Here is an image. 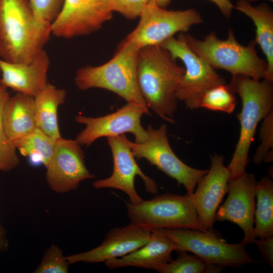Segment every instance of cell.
I'll return each mask as SVG.
<instances>
[{"mask_svg": "<svg viewBox=\"0 0 273 273\" xmlns=\"http://www.w3.org/2000/svg\"><path fill=\"white\" fill-rule=\"evenodd\" d=\"M268 1H269L270 2H273V0H268Z\"/></svg>", "mask_w": 273, "mask_h": 273, "instance_id": "8d00e7d4", "label": "cell"}, {"mask_svg": "<svg viewBox=\"0 0 273 273\" xmlns=\"http://www.w3.org/2000/svg\"><path fill=\"white\" fill-rule=\"evenodd\" d=\"M46 167L47 183L58 193L74 190L81 181L94 177L86 167L84 152L76 139H57L54 154Z\"/></svg>", "mask_w": 273, "mask_h": 273, "instance_id": "5bb4252c", "label": "cell"}, {"mask_svg": "<svg viewBox=\"0 0 273 273\" xmlns=\"http://www.w3.org/2000/svg\"><path fill=\"white\" fill-rule=\"evenodd\" d=\"M234 9L244 14L255 26L254 42L264 55L267 69L266 79L273 81V11L266 3L253 6L251 3L238 1Z\"/></svg>", "mask_w": 273, "mask_h": 273, "instance_id": "44dd1931", "label": "cell"}, {"mask_svg": "<svg viewBox=\"0 0 273 273\" xmlns=\"http://www.w3.org/2000/svg\"><path fill=\"white\" fill-rule=\"evenodd\" d=\"M135 28L124 39L138 48L160 46L177 33H185L196 24L203 22L199 13L194 9L169 10L158 6L154 1L148 5Z\"/></svg>", "mask_w": 273, "mask_h": 273, "instance_id": "30bf717a", "label": "cell"}, {"mask_svg": "<svg viewBox=\"0 0 273 273\" xmlns=\"http://www.w3.org/2000/svg\"><path fill=\"white\" fill-rule=\"evenodd\" d=\"M174 60H180L184 65L185 73L176 92L178 101L183 102L190 110L200 108L204 93L217 85L225 83L219 75L203 59L195 53L178 35L162 42Z\"/></svg>", "mask_w": 273, "mask_h": 273, "instance_id": "9c48e42d", "label": "cell"}, {"mask_svg": "<svg viewBox=\"0 0 273 273\" xmlns=\"http://www.w3.org/2000/svg\"><path fill=\"white\" fill-rule=\"evenodd\" d=\"M257 183L255 175L246 172L230 181L228 197L215 215V221H229L239 226L244 232L242 241L246 245L256 239L254 222Z\"/></svg>", "mask_w": 273, "mask_h": 273, "instance_id": "9a60e30c", "label": "cell"}, {"mask_svg": "<svg viewBox=\"0 0 273 273\" xmlns=\"http://www.w3.org/2000/svg\"><path fill=\"white\" fill-rule=\"evenodd\" d=\"M273 81L266 79H255L243 75H233L228 84L239 95L242 109L238 114L240 131L232 159L227 166L230 181L246 171L249 162V151L257 127L273 111Z\"/></svg>", "mask_w": 273, "mask_h": 273, "instance_id": "3957f363", "label": "cell"}, {"mask_svg": "<svg viewBox=\"0 0 273 273\" xmlns=\"http://www.w3.org/2000/svg\"><path fill=\"white\" fill-rule=\"evenodd\" d=\"M236 103L235 93L225 83L207 90L201 99L200 108L231 114L235 109Z\"/></svg>", "mask_w": 273, "mask_h": 273, "instance_id": "d4e9b609", "label": "cell"}, {"mask_svg": "<svg viewBox=\"0 0 273 273\" xmlns=\"http://www.w3.org/2000/svg\"><path fill=\"white\" fill-rule=\"evenodd\" d=\"M69 264L62 249L55 245L46 251L35 273H67Z\"/></svg>", "mask_w": 273, "mask_h": 273, "instance_id": "f1b7e54d", "label": "cell"}, {"mask_svg": "<svg viewBox=\"0 0 273 273\" xmlns=\"http://www.w3.org/2000/svg\"><path fill=\"white\" fill-rule=\"evenodd\" d=\"M113 13L109 0H64L51 25L52 34L65 39L88 35L111 20Z\"/></svg>", "mask_w": 273, "mask_h": 273, "instance_id": "7c38bea8", "label": "cell"}, {"mask_svg": "<svg viewBox=\"0 0 273 273\" xmlns=\"http://www.w3.org/2000/svg\"><path fill=\"white\" fill-rule=\"evenodd\" d=\"M112 11L127 19L140 18L146 7L154 0H109Z\"/></svg>", "mask_w": 273, "mask_h": 273, "instance_id": "4dcf8cb0", "label": "cell"}, {"mask_svg": "<svg viewBox=\"0 0 273 273\" xmlns=\"http://www.w3.org/2000/svg\"><path fill=\"white\" fill-rule=\"evenodd\" d=\"M238 1H245L250 3H252L253 2H255L257 1L258 0H238Z\"/></svg>", "mask_w": 273, "mask_h": 273, "instance_id": "e575fe53", "label": "cell"}, {"mask_svg": "<svg viewBox=\"0 0 273 273\" xmlns=\"http://www.w3.org/2000/svg\"><path fill=\"white\" fill-rule=\"evenodd\" d=\"M179 35L195 53L214 69L224 70L232 76L243 75L258 80L266 78L267 63L258 55L254 41L247 46L240 44L231 28L225 40L218 38L214 31L203 40L185 33Z\"/></svg>", "mask_w": 273, "mask_h": 273, "instance_id": "5b68a950", "label": "cell"}, {"mask_svg": "<svg viewBox=\"0 0 273 273\" xmlns=\"http://www.w3.org/2000/svg\"><path fill=\"white\" fill-rule=\"evenodd\" d=\"M149 114L147 106L128 102L115 112L103 116L78 115L75 121L84 125L85 128L77 134L76 140L81 146L87 147L101 138L130 133L135 142H143L148 138V132L141 124V118Z\"/></svg>", "mask_w": 273, "mask_h": 273, "instance_id": "8fae6325", "label": "cell"}, {"mask_svg": "<svg viewBox=\"0 0 273 273\" xmlns=\"http://www.w3.org/2000/svg\"><path fill=\"white\" fill-rule=\"evenodd\" d=\"M185 73L169 53L160 46L140 49L136 78L140 94L148 108L173 123L177 110L176 92Z\"/></svg>", "mask_w": 273, "mask_h": 273, "instance_id": "6da1fadb", "label": "cell"}, {"mask_svg": "<svg viewBox=\"0 0 273 273\" xmlns=\"http://www.w3.org/2000/svg\"><path fill=\"white\" fill-rule=\"evenodd\" d=\"M9 96L7 88L2 85L0 86V172L11 171L20 162L15 144L7 135L2 122L3 108Z\"/></svg>", "mask_w": 273, "mask_h": 273, "instance_id": "484cf974", "label": "cell"}, {"mask_svg": "<svg viewBox=\"0 0 273 273\" xmlns=\"http://www.w3.org/2000/svg\"><path fill=\"white\" fill-rule=\"evenodd\" d=\"M172 0H154L159 6L166 8ZM212 2L219 9L221 14L229 19L231 16L234 5L230 0H209Z\"/></svg>", "mask_w": 273, "mask_h": 273, "instance_id": "d6a6232c", "label": "cell"}, {"mask_svg": "<svg viewBox=\"0 0 273 273\" xmlns=\"http://www.w3.org/2000/svg\"><path fill=\"white\" fill-rule=\"evenodd\" d=\"M176 259L171 260L161 267L157 271L160 273H204L207 263L196 255L188 254L186 251H178Z\"/></svg>", "mask_w": 273, "mask_h": 273, "instance_id": "4316f807", "label": "cell"}, {"mask_svg": "<svg viewBox=\"0 0 273 273\" xmlns=\"http://www.w3.org/2000/svg\"><path fill=\"white\" fill-rule=\"evenodd\" d=\"M254 229L256 238L273 237V181L266 176L257 181Z\"/></svg>", "mask_w": 273, "mask_h": 273, "instance_id": "603a6c76", "label": "cell"}, {"mask_svg": "<svg viewBox=\"0 0 273 273\" xmlns=\"http://www.w3.org/2000/svg\"><path fill=\"white\" fill-rule=\"evenodd\" d=\"M262 120L260 131V145L253 158V162L257 165L263 162H271L273 159V111Z\"/></svg>", "mask_w": 273, "mask_h": 273, "instance_id": "83f0119b", "label": "cell"}, {"mask_svg": "<svg viewBox=\"0 0 273 273\" xmlns=\"http://www.w3.org/2000/svg\"><path fill=\"white\" fill-rule=\"evenodd\" d=\"M7 245L6 231L0 224V253L6 249Z\"/></svg>", "mask_w": 273, "mask_h": 273, "instance_id": "836d02e7", "label": "cell"}, {"mask_svg": "<svg viewBox=\"0 0 273 273\" xmlns=\"http://www.w3.org/2000/svg\"><path fill=\"white\" fill-rule=\"evenodd\" d=\"M210 160V169L198 182L192 195L200 224L205 232H212L216 212L228 192L230 181L224 157L214 154Z\"/></svg>", "mask_w": 273, "mask_h": 273, "instance_id": "2e32d148", "label": "cell"}, {"mask_svg": "<svg viewBox=\"0 0 273 273\" xmlns=\"http://www.w3.org/2000/svg\"><path fill=\"white\" fill-rule=\"evenodd\" d=\"M152 230L173 241L177 247V251L192 252L208 264L236 267L255 262L246 251V245L242 241L237 244L228 243L213 232L189 229Z\"/></svg>", "mask_w": 273, "mask_h": 273, "instance_id": "52a82bcc", "label": "cell"}, {"mask_svg": "<svg viewBox=\"0 0 273 273\" xmlns=\"http://www.w3.org/2000/svg\"><path fill=\"white\" fill-rule=\"evenodd\" d=\"M65 89L48 83L34 99L36 128L54 139L61 137L58 121V110L66 99Z\"/></svg>", "mask_w": 273, "mask_h": 273, "instance_id": "7402d4cb", "label": "cell"}, {"mask_svg": "<svg viewBox=\"0 0 273 273\" xmlns=\"http://www.w3.org/2000/svg\"><path fill=\"white\" fill-rule=\"evenodd\" d=\"M51 34V25L36 18L29 0H0V58L29 63Z\"/></svg>", "mask_w": 273, "mask_h": 273, "instance_id": "7a4b0ae2", "label": "cell"}, {"mask_svg": "<svg viewBox=\"0 0 273 273\" xmlns=\"http://www.w3.org/2000/svg\"><path fill=\"white\" fill-rule=\"evenodd\" d=\"M2 118L5 131L12 141L29 134L36 128L34 97L19 93L9 96Z\"/></svg>", "mask_w": 273, "mask_h": 273, "instance_id": "ffe728a7", "label": "cell"}, {"mask_svg": "<svg viewBox=\"0 0 273 273\" xmlns=\"http://www.w3.org/2000/svg\"><path fill=\"white\" fill-rule=\"evenodd\" d=\"M263 257L271 267L273 266V237L259 238L254 242Z\"/></svg>", "mask_w": 273, "mask_h": 273, "instance_id": "1f68e13d", "label": "cell"}, {"mask_svg": "<svg viewBox=\"0 0 273 273\" xmlns=\"http://www.w3.org/2000/svg\"><path fill=\"white\" fill-rule=\"evenodd\" d=\"M56 140L36 128L13 142L17 150L28 157L31 163L43 164L46 167L54 154Z\"/></svg>", "mask_w": 273, "mask_h": 273, "instance_id": "cb8c5ba5", "label": "cell"}, {"mask_svg": "<svg viewBox=\"0 0 273 273\" xmlns=\"http://www.w3.org/2000/svg\"><path fill=\"white\" fill-rule=\"evenodd\" d=\"M151 231L146 243L122 257L106 261V266L109 269L132 266L157 271L170 261L172 252L177 251L176 244L163 234Z\"/></svg>", "mask_w": 273, "mask_h": 273, "instance_id": "d6986e66", "label": "cell"}, {"mask_svg": "<svg viewBox=\"0 0 273 273\" xmlns=\"http://www.w3.org/2000/svg\"><path fill=\"white\" fill-rule=\"evenodd\" d=\"M3 85L2 83V80H1V70H0V86Z\"/></svg>", "mask_w": 273, "mask_h": 273, "instance_id": "d590c367", "label": "cell"}, {"mask_svg": "<svg viewBox=\"0 0 273 273\" xmlns=\"http://www.w3.org/2000/svg\"><path fill=\"white\" fill-rule=\"evenodd\" d=\"M0 57H1V52H0Z\"/></svg>", "mask_w": 273, "mask_h": 273, "instance_id": "74e56055", "label": "cell"}, {"mask_svg": "<svg viewBox=\"0 0 273 273\" xmlns=\"http://www.w3.org/2000/svg\"><path fill=\"white\" fill-rule=\"evenodd\" d=\"M192 195L165 193L138 204L129 202L127 211L130 223L151 230L189 229L205 231Z\"/></svg>", "mask_w": 273, "mask_h": 273, "instance_id": "8992f818", "label": "cell"}, {"mask_svg": "<svg viewBox=\"0 0 273 273\" xmlns=\"http://www.w3.org/2000/svg\"><path fill=\"white\" fill-rule=\"evenodd\" d=\"M50 64L44 49L28 63H11L0 58L2 83L16 93L34 97L48 83Z\"/></svg>", "mask_w": 273, "mask_h": 273, "instance_id": "ac0fdd59", "label": "cell"}, {"mask_svg": "<svg viewBox=\"0 0 273 273\" xmlns=\"http://www.w3.org/2000/svg\"><path fill=\"white\" fill-rule=\"evenodd\" d=\"M36 18L51 25L62 7L64 0H29Z\"/></svg>", "mask_w": 273, "mask_h": 273, "instance_id": "f546056e", "label": "cell"}, {"mask_svg": "<svg viewBox=\"0 0 273 273\" xmlns=\"http://www.w3.org/2000/svg\"><path fill=\"white\" fill-rule=\"evenodd\" d=\"M107 139L113 158V171L108 177L95 181L93 187L96 189L110 188L121 191L128 196L129 203L135 204L143 200L134 186L135 177L139 175L143 180L146 191L156 194L158 192L157 183L146 175L138 165L126 135L123 134Z\"/></svg>", "mask_w": 273, "mask_h": 273, "instance_id": "4fadbf2b", "label": "cell"}, {"mask_svg": "<svg viewBox=\"0 0 273 273\" xmlns=\"http://www.w3.org/2000/svg\"><path fill=\"white\" fill-rule=\"evenodd\" d=\"M140 49L133 43L122 40L113 57L107 62L78 69L74 77L75 85L82 90L94 88L106 89L117 94L127 102L147 106L137 82Z\"/></svg>", "mask_w": 273, "mask_h": 273, "instance_id": "277c9868", "label": "cell"}, {"mask_svg": "<svg viewBox=\"0 0 273 273\" xmlns=\"http://www.w3.org/2000/svg\"><path fill=\"white\" fill-rule=\"evenodd\" d=\"M146 130L148 138L143 142L138 143L127 139V143L135 158L146 159L179 185L184 186L187 193L192 195L198 182L208 169L193 168L179 159L169 144L165 124L158 128L149 125Z\"/></svg>", "mask_w": 273, "mask_h": 273, "instance_id": "ba28073f", "label": "cell"}, {"mask_svg": "<svg viewBox=\"0 0 273 273\" xmlns=\"http://www.w3.org/2000/svg\"><path fill=\"white\" fill-rule=\"evenodd\" d=\"M151 233L150 229L131 223L125 226L114 228L109 232L99 246L66 258L69 264L105 262L139 248L148 242Z\"/></svg>", "mask_w": 273, "mask_h": 273, "instance_id": "e0dca14e", "label": "cell"}]
</instances>
